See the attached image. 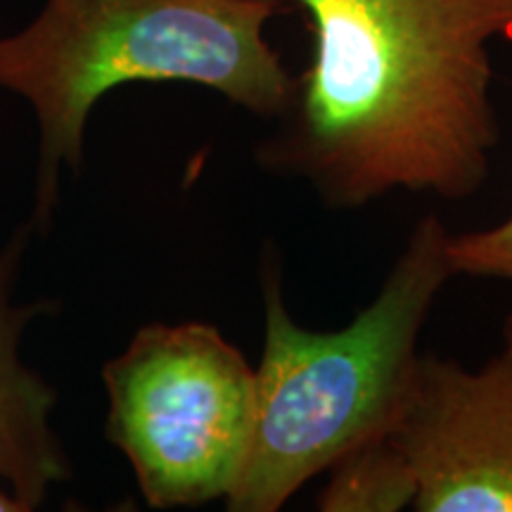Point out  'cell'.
Instances as JSON below:
<instances>
[{
	"label": "cell",
	"mask_w": 512,
	"mask_h": 512,
	"mask_svg": "<svg viewBox=\"0 0 512 512\" xmlns=\"http://www.w3.org/2000/svg\"><path fill=\"white\" fill-rule=\"evenodd\" d=\"M290 3L309 17L313 57L256 162L330 209L482 190L501 138L489 46L512 38V0Z\"/></svg>",
	"instance_id": "cell-1"
},
{
	"label": "cell",
	"mask_w": 512,
	"mask_h": 512,
	"mask_svg": "<svg viewBox=\"0 0 512 512\" xmlns=\"http://www.w3.org/2000/svg\"><path fill=\"white\" fill-rule=\"evenodd\" d=\"M448 230L415 223L366 309L342 330H306L283 302L280 266L264 259V351L254 370V427L228 512H278L344 453L392 432L418 368V339L448 278Z\"/></svg>",
	"instance_id": "cell-2"
},
{
	"label": "cell",
	"mask_w": 512,
	"mask_h": 512,
	"mask_svg": "<svg viewBox=\"0 0 512 512\" xmlns=\"http://www.w3.org/2000/svg\"><path fill=\"white\" fill-rule=\"evenodd\" d=\"M280 0H48L22 34L0 38V88L38 117L34 226H46L62 169L79 171L91 110L126 83L211 88L264 119L290 107L294 83L266 41Z\"/></svg>",
	"instance_id": "cell-3"
},
{
	"label": "cell",
	"mask_w": 512,
	"mask_h": 512,
	"mask_svg": "<svg viewBox=\"0 0 512 512\" xmlns=\"http://www.w3.org/2000/svg\"><path fill=\"white\" fill-rule=\"evenodd\" d=\"M107 439L150 508L226 501L254 427V370L214 325L152 323L102 368Z\"/></svg>",
	"instance_id": "cell-4"
},
{
	"label": "cell",
	"mask_w": 512,
	"mask_h": 512,
	"mask_svg": "<svg viewBox=\"0 0 512 512\" xmlns=\"http://www.w3.org/2000/svg\"><path fill=\"white\" fill-rule=\"evenodd\" d=\"M418 479V512H512V313L479 370L420 354L392 432Z\"/></svg>",
	"instance_id": "cell-5"
},
{
	"label": "cell",
	"mask_w": 512,
	"mask_h": 512,
	"mask_svg": "<svg viewBox=\"0 0 512 512\" xmlns=\"http://www.w3.org/2000/svg\"><path fill=\"white\" fill-rule=\"evenodd\" d=\"M24 240L27 230L0 252V477L22 512L38 508L50 486L69 477V460L50 425L55 392L19 358L24 323L36 311L10 304Z\"/></svg>",
	"instance_id": "cell-6"
},
{
	"label": "cell",
	"mask_w": 512,
	"mask_h": 512,
	"mask_svg": "<svg viewBox=\"0 0 512 512\" xmlns=\"http://www.w3.org/2000/svg\"><path fill=\"white\" fill-rule=\"evenodd\" d=\"M328 472L316 503L323 512H396L418 496L413 467L389 437L344 453Z\"/></svg>",
	"instance_id": "cell-7"
},
{
	"label": "cell",
	"mask_w": 512,
	"mask_h": 512,
	"mask_svg": "<svg viewBox=\"0 0 512 512\" xmlns=\"http://www.w3.org/2000/svg\"><path fill=\"white\" fill-rule=\"evenodd\" d=\"M446 259L453 275L496 278L512 283V216L501 226L489 230L463 235L448 233Z\"/></svg>",
	"instance_id": "cell-8"
},
{
	"label": "cell",
	"mask_w": 512,
	"mask_h": 512,
	"mask_svg": "<svg viewBox=\"0 0 512 512\" xmlns=\"http://www.w3.org/2000/svg\"><path fill=\"white\" fill-rule=\"evenodd\" d=\"M0 512H22L19 503L10 496V491H0Z\"/></svg>",
	"instance_id": "cell-9"
}]
</instances>
